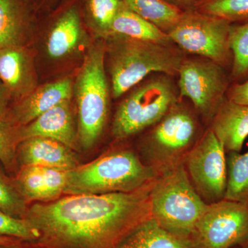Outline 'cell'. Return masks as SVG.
<instances>
[{"instance_id":"cell-8","label":"cell","mask_w":248,"mask_h":248,"mask_svg":"<svg viewBox=\"0 0 248 248\" xmlns=\"http://www.w3.org/2000/svg\"><path fill=\"white\" fill-rule=\"evenodd\" d=\"M177 76L179 97L188 98L204 117L213 118L232 81L226 68L202 57L185 58Z\"/></svg>"},{"instance_id":"cell-20","label":"cell","mask_w":248,"mask_h":248,"mask_svg":"<svg viewBox=\"0 0 248 248\" xmlns=\"http://www.w3.org/2000/svg\"><path fill=\"white\" fill-rule=\"evenodd\" d=\"M29 16L21 0H0V49L22 46Z\"/></svg>"},{"instance_id":"cell-19","label":"cell","mask_w":248,"mask_h":248,"mask_svg":"<svg viewBox=\"0 0 248 248\" xmlns=\"http://www.w3.org/2000/svg\"><path fill=\"white\" fill-rule=\"evenodd\" d=\"M113 35L163 44L172 43L167 33L140 17L122 2L111 24L108 36Z\"/></svg>"},{"instance_id":"cell-16","label":"cell","mask_w":248,"mask_h":248,"mask_svg":"<svg viewBox=\"0 0 248 248\" xmlns=\"http://www.w3.org/2000/svg\"><path fill=\"white\" fill-rule=\"evenodd\" d=\"M0 80L15 95L25 97L37 88L32 59L22 46L0 49Z\"/></svg>"},{"instance_id":"cell-12","label":"cell","mask_w":248,"mask_h":248,"mask_svg":"<svg viewBox=\"0 0 248 248\" xmlns=\"http://www.w3.org/2000/svg\"><path fill=\"white\" fill-rule=\"evenodd\" d=\"M35 137L61 142L72 150L77 148V134L71 100L62 103L19 130L20 143Z\"/></svg>"},{"instance_id":"cell-1","label":"cell","mask_w":248,"mask_h":248,"mask_svg":"<svg viewBox=\"0 0 248 248\" xmlns=\"http://www.w3.org/2000/svg\"><path fill=\"white\" fill-rule=\"evenodd\" d=\"M150 184L130 192L70 195L27 210L38 232L26 248H119L152 218Z\"/></svg>"},{"instance_id":"cell-4","label":"cell","mask_w":248,"mask_h":248,"mask_svg":"<svg viewBox=\"0 0 248 248\" xmlns=\"http://www.w3.org/2000/svg\"><path fill=\"white\" fill-rule=\"evenodd\" d=\"M171 77L158 73L131 89L114 117L115 138H127L155 125L179 102V91Z\"/></svg>"},{"instance_id":"cell-35","label":"cell","mask_w":248,"mask_h":248,"mask_svg":"<svg viewBox=\"0 0 248 248\" xmlns=\"http://www.w3.org/2000/svg\"><path fill=\"white\" fill-rule=\"evenodd\" d=\"M242 248H248V241H246L244 244H243L242 246H241Z\"/></svg>"},{"instance_id":"cell-29","label":"cell","mask_w":248,"mask_h":248,"mask_svg":"<svg viewBox=\"0 0 248 248\" xmlns=\"http://www.w3.org/2000/svg\"><path fill=\"white\" fill-rule=\"evenodd\" d=\"M0 236L31 242L37 239L39 234L27 220L11 216L0 210Z\"/></svg>"},{"instance_id":"cell-6","label":"cell","mask_w":248,"mask_h":248,"mask_svg":"<svg viewBox=\"0 0 248 248\" xmlns=\"http://www.w3.org/2000/svg\"><path fill=\"white\" fill-rule=\"evenodd\" d=\"M152 218L165 229L191 237L207 205L179 167L153 185L151 192Z\"/></svg>"},{"instance_id":"cell-33","label":"cell","mask_w":248,"mask_h":248,"mask_svg":"<svg viewBox=\"0 0 248 248\" xmlns=\"http://www.w3.org/2000/svg\"><path fill=\"white\" fill-rule=\"evenodd\" d=\"M5 105V94L4 89H3L1 85L0 84V113L4 112Z\"/></svg>"},{"instance_id":"cell-3","label":"cell","mask_w":248,"mask_h":248,"mask_svg":"<svg viewBox=\"0 0 248 248\" xmlns=\"http://www.w3.org/2000/svg\"><path fill=\"white\" fill-rule=\"evenodd\" d=\"M155 172L131 151H117L67 172V195L130 192L150 184Z\"/></svg>"},{"instance_id":"cell-2","label":"cell","mask_w":248,"mask_h":248,"mask_svg":"<svg viewBox=\"0 0 248 248\" xmlns=\"http://www.w3.org/2000/svg\"><path fill=\"white\" fill-rule=\"evenodd\" d=\"M107 38L111 89L115 99L152 74L177 76L185 58L182 50L173 46V43L136 40L117 35Z\"/></svg>"},{"instance_id":"cell-11","label":"cell","mask_w":248,"mask_h":248,"mask_svg":"<svg viewBox=\"0 0 248 248\" xmlns=\"http://www.w3.org/2000/svg\"><path fill=\"white\" fill-rule=\"evenodd\" d=\"M197 128L190 111L178 102L155 124L151 135L152 145L163 154L179 153L193 141Z\"/></svg>"},{"instance_id":"cell-9","label":"cell","mask_w":248,"mask_h":248,"mask_svg":"<svg viewBox=\"0 0 248 248\" xmlns=\"http://www.w3.org/2000/svg\"><path fill=\"white\" fill-rule=\"evenodd\" d=\"M198 248H231L248 241V204L223 200L208 205L191 236Z\"/></svg>"},{"instance_id":"cell-21","label":"cell","mask_w":248,"mask_h":248,"mask_svg":"<svg viewBox=\"0 0 248 248\" xmlns=\"http://www.w3.org/2000/svg\"><path fill=\"white\" fill-rule=\"evenodd\" d=\"M135 14L169 33L182 18L184 11L167 0H121Z\"/></svg>"},{"instance_id":"cell-17","label":"cell","mask_w":248,"mask_h":248,"mask_svg":"<svg viewBox=\"0 0 248 248\" xmlns=\"http://www.w3.org/2000/svg\"><path fill=\"white\" fill-rule=\"evenodd\" d=\"M85 33L78 9L71 8L59 18L49 32L46 48L50 58L62 59L74 53L82 45Z\"/></svg>"},{"instance_id":"cell-26","label":"cell","mask_w":248,"mask_h":248,"mask_svg":"<svg viewBox=\"0 0 248 248\" xmlns=\"http://www.w3.org/2000/svg\"><path fill=\"white\" fill-rule=\"evenodd\" d=\"M121 0H88L90 21L97 33L107 37L111 24L120 9Z\"/></svg>"},{"instance_id":"cell-30","label":"cell","mask_w":248,"mask_h":248,"mask_svg":"<svg viewBox=\"0 0 248 248\" xmlns=\"http://www.w3.org/2000/svg\"><path fill=\"white\" fill-rule=\"evenodd\" d=\"M226 97L236 104L248 106V79L242 82H233L230 85Z\"/></svg>"},{"instance_id":"cell-15","label":"cell","mask_w":248,"mask_h":248,"mask_svg":"<svg viewBox=\"0 0 248 248\" xmlns=\"http://www.w3.org/2000/svg\"><path fill=\"white\" fill-rule=\"evenodd\" d=\"M19 157L24 166H35L71 170L78 166L71 148L50 138L35 137L24 140L19 146Z\"/></svg>"},{"instance_id":"cell-31","label":"cell","mask_w":248,"mask_h":248,"mask_svg":"<svg viewBox=\"0 0 248 248\" xmlns=\"http://www.w3.org/2000/svg\"><path fill=\"white\" fill-rule=\"evenodd\" d=\"M23 240L10 237V236H0V246H11L20 244Z\"/></svg>"},{"instance_id":"cell-14","label":"cell","mask_w":248,"mask_h":248,"mask_svg":"<svg viewBox=\"0 0 248 248\" xmlns=\"http://www.w3.org/2000/svg\"><path fill=\"white\" fill-rule=\"evenodd\" d=\"M74 84L69 78L60 79L35 88L16 107L17 122L27 125L36 118L59 104L71 100Z\"/></svg>"},{"instance_id":"cell-13","label":"cell","mask_w":248,"mask_h":248,"mask_svg":"<svg viewBox=\"0 0 248 248\" xmlns=\"http://www.w3.org/2000/svg\"><path fill=\"white\" fill-rule=\"evenodd\" d=\"M210 129L228 153H240L248 138V106L225 97L212 118Z\"/></svg>"},{"instance_id":"cell-25","label":"cell","mask_w":248,"mask_h":248,"mask_svg":"<svg viewBox=\"0 0 248 248\" xmlns=\"http://www.w3.org/2000/svg\"><path fill=\"white\" fill-rule=\"evenodd\" d=\"M18 190L27 200H49L53 199L43 168L24 166L17 178Z\"/></svg>"},{"instance_id":"cell-10","label":"cell","mask_w":248,"mask_h":248,"mask_svg":"<svg viewBox=\"0 0 248 248\" xmlns=\"http://www.w3.org/2000/svg\"><path fill=\"white\" fill-rule=\"evenodd\" d=\"M187 167L197 190L214 202L224 200L227 186L226 150L211 129L204 134L187 158Z\"/></svg>"},{"instance_id":"cell-5","label":"cell","mask_w":248,"mask_h":248,"mask_svg":"<svg viewBox=\"0 0 248 248\" xmlns=\"http://www.w3.org/2000/svg\"><path fill=\"white\" fill-rule=\"evenodd\" d=\"M105 53L102 46L90 49L74 85L79 117L78 140L86 149L95 144L107 122L109 88L104 69Z\"/></svg>"},{"instance_id":"cell-34","label":"cell","mask_w":248,"mask_h":248,"mask_svg":"<svg viewBox=\"0 0 248 248\" xmlns=\"http://www.w3.org/2000/svg\"><path fill=\"white\" fill-rule=\"evenodd\" d=\"M24 241H23V242H24ZM23 242L21 243L20 244L16 245V246H0V248H26L25 246L23 244Z\"/></svg>"},{"instance_id":"cell-24","label":"cell","mask_w":248,"mask_h":248,"mask_svg":"<svg viewBox=\"0 0 248 248\" xmlns=\"http://www.w3.org/2000/svg\"><path fill=\"white\" fill-rule=\"evenodd\" d=\"M192 9L231 24L248 22V0H202Z\"/></svg>"},{"instance_id":"cell-22","label":"cell","mask_w":248,"mask_h":248,"mask_svg":"<svg viewBox=\"0 0 248 248\" xmlns=\"http://www.w3.org/2000/svg\"><path fill=\"white\" fill-rule=\"evenodd\" d=\"M224 200L248 204V151L228 153Z\"/></svg>"},{"instance_id":"cell-23","label":"cell","mask_w":248,"mask_h":248,"mask_svg":"<svg viewBox=\"0 0 248 248\" xmlns=\"http://www.w3.org/2000/svg\"><path fill=\"white\" fill-rule=\"evenodd\" d=\"M230 43L232 53L231 81L242 82L248 79V22L232 24Z\"/></svg>"},{"instance_id":"cell-18","label":"cell","mask_w":248,"mask_h":248,"mask_svg":"<svg viewBox=\"0 0 248 248\" xmlns=\"http://www.w3.org/2000/svg\"><path fill=\"white\" fill-rule=\"evenodd\" d=\"M119 248H198L192 238L168 231L151 218L129 235Z\"/></svg>"},{"instance_id":"cell-32","label":"cell","mask_w":248,"mask_h":248,"mask_svg":"<svg viewBox=\"0 0 248 248\" xmlns=\"http://www.w3.org/2000/svg\"><path fill=\"white\" fill-rule=\"evenodd\" d=\"M167 1L176 5L179 8H181V6H192L194 8L196 5L198 4L202 0H167Z\"/></svg>"},{"instance_id":"cell-28","label":"cell","mask_w":248,"mask_h":248,"mask_svg":"<svg viewBox=\"0 0 248 248\" xmlns=\"http://www.w3.org/2000/svg\"><path fill=\"white\" fill-rule=\"evenodd\" d=\"M19 130L4 112L0 113V161L7 167L14 162L16 145L20 143Z\"/></svg>"},{"instance_id":"cell-27","label":"cell","mask_w":248,"mask_h":248,"mask_svg":"<svg viewBox=\"0 0 248 248\" xmlns=\"http://www.w3.org/2000/svg\"><path fill=\"white\" fill-rule=\"evenodd\" d=\"M24 200L18 188L0 173V210L16 218H24L27 213Z\"/></svg>"},{"instance_id":"cell-7","label":"cell","mask_w":248,"mask_h":248,"mask_svg":"<svg viewBox=\"0 0 248 248\" xmlns=\"http://www.w3.org/2000/svg\"><path fill=\"white\" fill-rule=\"evenodd\" d=\"M231 25L221 18L190 9L184 11L180 20L168 35L182 51L208 59L226 70L231 69Z\"/></svg>"}]
</instances>
